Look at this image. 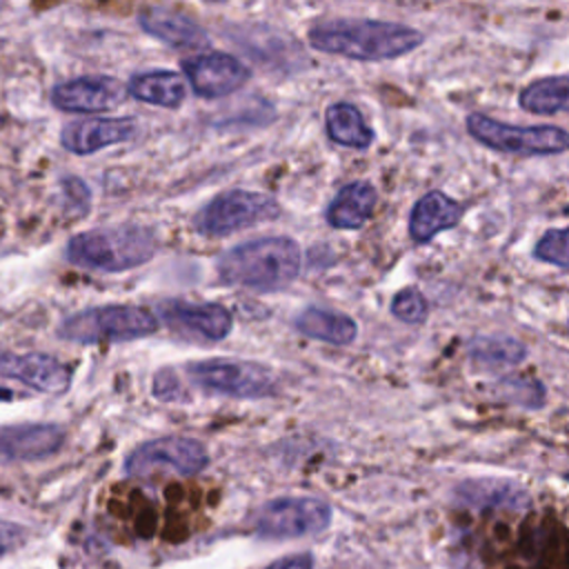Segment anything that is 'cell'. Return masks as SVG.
Masks as SVG:
<instances>
[{"mask_svg":"<svg viewBox=\"0 0 569 569\" xmlns=\"http://www.w3.org/2000/svg\"><path fill=\"white\" fill-rule=\"evenodd\" d=\"M467 131L480 144L513 156H556L569 151V133L556 124H509L487 113H469Z\"/></svg>","mask_w":569,"mask_h":569,"instance_id":"5b68a950","label":"cell"},{"mask_svg":"<svg viewBox=\"0 0 569 569\" xmlns=\"http://www.w3.org/2000/svg\"><path fill=\"white\" fill-rule=\"evenodd\" d=\"M460 502L482 509H522L529 502V493L509 480L502 478H476L456 487Z\"/></svg>","mask_w":569,"mask_h":569,"instance_id":"d6986e66","label":"cell"},{"mask_svg":"<svg viewBox=\"0 0 569 569\" xmlns=\"http://www.w3.org/2000/svg\"><path fill=\"white\" fill-rule=\"evenodd\" d=\"M327 136L342 147L367 149L373 142V131L365 122L360 109L351 102H333L325 111Z\"/></svg>","mask_w":569,"mask_h":569,"instance_id":"7402d4cb","label":"cell"},{"mask_svg":"<svg viewBox=\"0 0 569 569\" xmlns=\"http://www.w3.org/2000/svg\"><path fill=\"white\" fill-rule=\"evenodd\" d=\"M156 247V236L147 227L120 224L107 229H89L69 240L67 260L82 269L120 273L151 260Z\"/></svg>","mask_w":569,"mask_h":569,"instance_id":"3957f363","label":"cell"},{"mask_svg":"<svg viewBox=\"0 0 569 569\" xmlns=\"http://www.w3.org/2000/svg\"><path fill=\"white\" fill-rule=\"evenodd\" d=\"M129 96L127 87L109 76H82L60 82L51 91V102L60 111L91 113L107 111Z\"/></svg>","mask_w":569,"mask_h":569,"instance_id":"7c38bea8","label":"cell"},{"mask_svg":"<svg viewBox=\"0 0 569 569\" xmlns=\"http://www.w3.org/2000/svg\"><path fill=\"white\" fill-rule=\"evenodd\" d=\"M211 2H224V0H211Z\"/></svg>","mask_w":569,"mask_h":569,"instance_id":"4dcf8cb0","label":"cell"},{"mask_svg":"<svg viewBox=\"0 0 569 569\" xmlns=\"http://www.w3.org/2000/svg\"><path fill=\"white\" fill-rule=\"evenodd\" d=\"M187 376L196 387L229 398H264L276 391L273 371L249 360H198L187 367Z\"/></svg>","mask_w":569,"mask_h":569,"instance_id":"52a82bcc","label":"cell"},{"mask_svg":"<svg viewBox=\"0 0 569 569\" xmlns=\"http://www.w3.org/2000/svg\"><path fill=\"white\" fill-rule=\"evenodd\" d=\"M376 200L378 193L371 182H349L333 196L325 218L333 229H360L371 218Z\"/></svg>","mask_w":569,"mask_h":569,"instance_id":"ac0fdd59","label":"cell"},{"mask_svg":"<svg viewBox=\"0 0 569 569\" xmlns=\"http://www.w3.org/2000/svg\"><path fill=\"white\" fill-rule=\"evenodd\" d=\"M136 120L129 116L122 118H87L69 122L60 131V142L67 151L87 156L104 147L129 140L136 133Z\"/></svg>","mask_w":569,"mask_h":569,"instance_id":"5bb4252c","label":"cell"},{"mask_svg":"<svg viewBox=\"0 0 569 569\" xmlns=\"http://www.w3.org/2000/svg\"><path fill=\"white\" fill-rule=\"evenodd\" d=\"M127 91L136 100L158 104V107H167V109L180 107L187 98L184 78L176 71H167V69L144 71V73L133 76L127 84Z\"/></svg>","mask_w":569,"mask_h":569,"instance_id":"44dd1931","label":"cell"},{"mask_svg":"<svg viewBox=\"0 0 569 569\" xmlns=\"http://www.w3.org/2000/svg\"><path fill=\"white\" fill-rule=\"evenodd\" d=\"M302 264L300 247L287 236H267L231 247L218 258L222 282L251 291H280L289 287Z\"/></svg>","mask_w":569,"mask_h":569,"instance_id":"7a4b0ae2","label":"cell"},{"mask_svg":"<svg viewBox=\"0 0 569 569\" xmlns=\"http://www.w3.org/2000/svg\"><path fill=\"white\" fill-rule=\"evenodd\" d=\"M391 316L407 325H420L427 320V300L418 287H405L391 298Z\"/></svg>","mask_w":569,"mask_h":569,"instance_id":"484cf974","label":"cell"},{"mask_svg":"<svg viewBox=\"0 0 569 569\" xmlns=\"http://www.w3.org/2000/svg\"><path fill=\"white\" fill-rule=\"evenodd\" d=\"M264 569H313V556L311 553H293V556H284L276 562H271Z\"/></svg>","mask_w":569,"mask_h":569,"instance_id":"f1b7e54d","label":"cell"},{"mask_svg":"<svg viewBox=\"0 0 569 569\" xmlns=\"http://www.w3.org/2000/svg\"><path fill=\"white\" fill-rule=\"evenodd\" d=\"M280 207L278 202L258 191H244V189H231L224 193H218L211 198L198 213H196V229L202 236L220 238L231 236L240 229L260 224L264 220L278 218Z\"/></svg>","mask_w":569,"mask_h":569,"instance_id":"8992f818","label":"cell"},{"mask_svg":"<svg viewBox=\"0 0 569 569\" xmlns=\"http://www.w3.org/2000/svg\"><path fill=\"white\" fill-rule=\"evenodd\" d=\"M518 104L538 116L569 113V76H547L529 82L518 93Z\"/></svg>","mask_w":569,"mask_h":569,"instance_id":"cb8c5ba5","label":"cell"},{"mask_svg":"<svg viewBox=\"0 0 569 569\" xmlns=\"http://www.w3.org/2000/svg\"><path fill=\"white\" fill-rule=\"evenodd\" d=\"M462 204L447 196L445 191H427L413 204L409 213V236L413 242L425 244L433 240L440 231L456 227L462 218Z\"/></svg>","mask_w":569,"mask_h":569,"instance_id":"2e32d148","label":"cell"},{"mask_svg":"<svg viewBox=\"0 0 569 569\" xmlns=\"http://www.w3.org/2000/svg\"><path fill=\"white\" fill-rule=\"evenodd\" d=\"M27 538V531L9 520L0 518V556H7L9 551L18 549Z\"/></svg>","mask_w":569,"mask_h":569,"instance_id":"83f0119b","label":"cell"},{"mask_svg":"<svg viewBox=\"0 0 569 569\" xmlns=\"http://www.w3.org/2000/svg\"><path fill=\"white\" fill-rule=\"evenodd\" d=\"M0 376L20 380L42 393H62L71 382V371L64 362L49 353H0Z\"/></svg>","mask_w":569,"mask_h":569,"instance_id":"4fadbf2b","label":"cell"},{"mask_svg":"<svg viewBox=\"0 0 569 569\" xmlns=\"http://www.w3.org/2000/svg\"><path fill=\"white\" fill-rule=\"evenodd\" d=\"M140 27L164 44L178 49H200L209 44L207 31L184 13L164 7H151L140 13Z\"/></svg>","mask_w":569,"mask_h":569,"instance_id":"e0dca14e","label":"cell"},{"mask_svg":"<svg viewBox=\"0 0 569 569\" xmlns=\"http://www.w3.org/2000/svg\"><path fill=\"white\" fill-rule=\"evenodd\" d=\"M422 42V31L413 27L369 18L325 20L309 29V44L313 49L365 62L400 58Z\"/></svg>","mask_w":569,"mask_h":569,"instance_id":"6da1fadb","label":"cell"},{"mask_svg":"<svg viewBox=\"0 0 569 569\" xmlns=\"http://www.w3.org/2000/svg\"><path fill=\"white\" fill-rule=\"evenodd\" d=\"M502 398L527 407V409H538L545 405V389L538 380H525V378H507L500 385Z\"/></svg>","mask_w":569,"mask_h":569,"instance_id":"4316f807","label":"cell"},{"mask_svg":"<svg viewBox=\"0 0 569 569\" xmlns=\"http://www.w3.org/2000/svg\"><path fill=\"white\" fill-rule=\"evenodd\" d=\"M209 465L202 442L184 436H162L138 445L124 460L131 476H149L156 469H171L180 476H193Z\"/></svg>","mask_w":569,"mask_h":569,"instance_id":"9c48e42d","label":"cell"},{"mask_svg":"<svg viewBox=\"0 0 569 569\" xmlns=\"http://www.w3.org/2000/svg\"><path fill=\"white\" fill-rule=\"evenodd\" d=\"M158 316L173 329L191 338L218 342L229 336L233 316L218 302H189V300H160L156 305Z\"/></svg>","mask_w":569,"mask_h":569,"instance_id":"30bf717a","label":"cell"},{"mask_svg":"<svg viewBox=\"0 0 569 569\" xmlns=\"http://www.w3.org/2000/svg\"><path fill=\"white\" fill-rule=\"evenodd\" d=\"M331 522V507L320 498L282 496L264 502L253 513V531L260 538L284 540L325 531Z\"/></svg>","mask_w":569,"mask_h":569,"instance_id":"ba28073f","label":"cell"},{"mask_svg":"<svg viewBox=\"0 0 569 569\" xmlns=\"http://www.w3.org/2000/svg\"><path fill=\"white\" fill-rule=\"evenodd\" d=\"M182 71L200 98H222L249 80V69L229 53H200L182 62Z\"/></svg>","mask_w":569,"mask_h":569,"instance_id":"8fae6325","label":"cell"},{"mask_svg":"<svg viewBox=\"0 0 569 569\" xmlns=\"http://www.w3.org/2000/svg\"><path fill=\"white\" fill-rule=\"evenodd\" d=\"M467 353L480 369L496 371L520 365L527 358V347L511 336H476L467 342Z\"/></svg>","mask_w":569,"mask_h":569,"instance_id":"603a6c76","label":"cell"},{"mask_svg":"<svg viewBox=\"0 0 569 569\" xmlns=\"http://www.w3.org/2000/svg\"><path fill=\"white\" fill-rule=\"evenodd\" d=\"M533 258L560 269H569V227L545 231L533 247Z\"/></svg>","mask_w":569,"mask_h":569,"instance_id":"d4e9b609","label":"cell"},{"mask_svg":"<svg viewBox=\"0 0 569 569\" xmlns=\"http://www.w3.org/2000/svg\"><path fill=\"white\" fill-rule=\"evenodd\" d=\"M158 329L153 311L136 305H102L78 311L60 322L58 336L69 342H129Z\"/></svg>","mask_w":569,"mask_h":569,"instance_id":"277c9868","label":"cell"},{"mask_svg":"<svg viewBox=\"0 0 569 569\" xmlns=\"http://www.w3.org/2000/svg\"><path fill=\"white\" fill-rule=\"evenodd\" d=\"M13 398V391L7 387H0V402H9Z\"/></svg>","mask_w":569,"mask_h":569,"instance_id":"f546056e","label":"cell"},{"mask_svg":"<svg viewBox=\"0 0 569 569\" xmlns=\"http://www.w3.org/2000/svg\"><path fill=\"white\" fill-rule=\"evenodd\" d=\"M62 440V429L49 422L0 427V460H40L53 456Z\"/></svg>","mask_w":569,"mask_h":569,"instance_id":"9a60e30c","label":"cell"},{"mask_svg":"<svg viewBox=\"0 0 569 569\" xmlns=\"http://www.w3.org/2000/svg\"><path fill=\"white\" fill-rule=\"evenodd\" d=\"M293 327L313 340H322L329 345H349L358 336V325L347 313L325 309V307H307L293 318Z\"/></svg>","mask_w":569,"mask_h":569,"instance_id":"ffe728a7","label":"cell"}]
</instances>
